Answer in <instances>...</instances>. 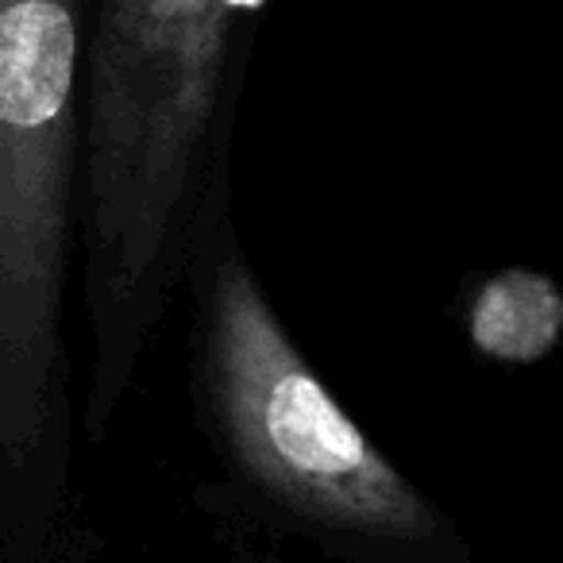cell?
Instances as JSON below:
<instances>
[{"label": "cell", "instance_id": "6da1fadb", "mask_svg": "<svg viewBox=\"0 0 563 563\" xmlns=\"http://www.w3.org/2000/svg\"><path fill=\"white\" fill-rule=\"evenodd\" d=\"M240 0H101L89 47L86 298L101 440L174 286L201 197Z\"/></svg>", "mask_w": 563, "mask_h": 563}, {"label": "cell", "instance_id": "7a4b0ae2", "mask_svg": "<svg viewBox=\"0 0 563 563\" xmlns=\"http://www.w3.org/2000/svg\"><path fill=\"white\" fill-rule=\"evenodd\" d=\"M81 0H0V448L27 460L55 409L70 240Z\"/></svg>", "mask_w": 563, "mask_h": 563}, {"label": "cell", "instance_id": "3957f363", "mask_svg": "<svg viewBox=\"0 0 563 563\" xmlns=\"http://www.w3.org/2000/svg\"><path fill=\"white\" fill-rule=\"evenodd\" d=\"M205 360L224 437L258 486L344 529L429 537L424 498L301 360L240 258L212 271Z\"/></svg>", "mask_w": 563, "mask_h": 563}, {"label": "cell", "instance_id": "277c9868", "mask_svg": "<svg viewBox=\"0 0 563 563\" xmlns=\"http://www.w3.org/2000/svg\"><path fill=\"white\" fill-rule=\"evenodd\" d=\"M471 344L498 363H537L563 332L555 282L532 271H501L471 301Z\"/></svg>", "mask_w": 563, "mask_h": 563}]
</instances>
